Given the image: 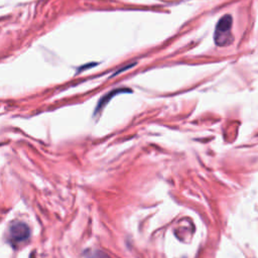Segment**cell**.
I'll return each mask as SVG.
<instances>
[{
    "instance_id": "6da1fadb",
    "label": "cell",
    "mask_w": 258,
    "mask_h": 258,
    "mask_svg": "<svg viewBox=\"0 0 258 258\" xmlns=\"http://www.w3.org/2000/svg\"><path fill=\"white\" fill-rule=\"evenodd\" d=\"M232 23L233 18L230 14H226L219 19L214 32V40L216 45L227 46L233 42L234 36L231 32Z\"/></svg>"
},
{
    "instance_id": "7a4b0ae2",
    "label": "cell",
    "mask_w": 258,
    "mask_h": 258,
    "mask_svg": "<svg viewBox=\"0 0 258 258\" xmlns=\"http://www.w3.org/2000/svg\"><path fill=\"white\" fill-rule=\"evenodd\" d=\"M10 235L9 238L11 239L12 242L14 243H18V242H22L25 239L28 238L29 236V229L28 227L23 224V223H15L11 225L10 228Z\"/></svg>"
},
{
    "instance_id": "3957f363",
    "label": "cell",
    "mask_w": 258,
    "mask_h": 258,
    "mask_svg": "<svg viewBox=\"0 0 258 258\" xmlns=\"http://www.w3.org/2000/svg\"><path fill=\"white\" fill-rule=\"evenodd\" d=\"M128 92H131L130 90H128V89H117V90H114V91H111L107 96H104L102 99H101V101H100V103H99V106H98V109L97 110H99L102 106H104L112 97H114L116 94H119V93H128Z\"/></svg>"
},
{
    "instance_id": "277c9868",
    "label": "cell",
    "mask_w": 258,
    "mask_h": 258,
    "mask_svg": "<svg viewBox=\"0 0 258 258\" xmlns=\"http://www.w3.org/2000/svg\"><path fill=\"white\" fill-rule=\"evenodd\" d=\"M88 258H109L107 255H105L103 252L101 251H95V252H91L88 256Z\"/></svg>"
},
{
    "instance_id": "5b68a950",
    "label": "cell",
    "mask_w": 258,
    "mask_h": 258,
    "mask_svg": "<svg viewBox=\"0 0 258 258\" xmlns=\"http://www.w3.org/2000/svg\"><path fill=\"white\" fill-rule=\"evenodd\" d=\"M134 66H135V62H134V63H131V64H129V66H126V67H124V68H122V69L118 70V71H117V73H116V74H114L113 76H116V75L120 74L121 72H123V71H125V70H128V69H130V68H132V67H134Z\"/></svg>"
}]
</instances>
